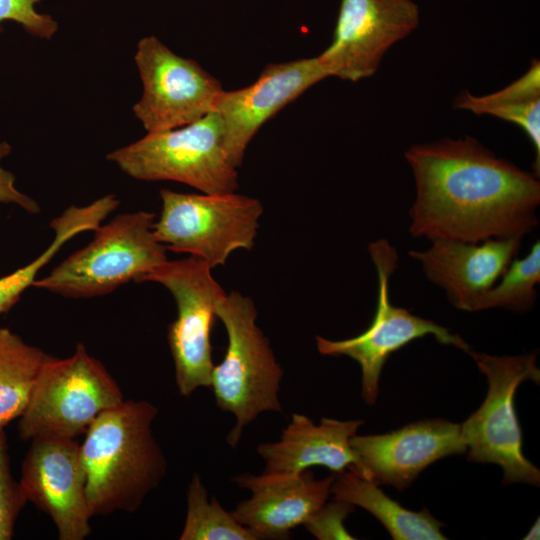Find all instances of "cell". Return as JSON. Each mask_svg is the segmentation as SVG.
<instances>
[{
  "label": "cell",
  "mask_w": 540,
  "mask_h": 540,
  "mask_svg": "<svg viewBox=\"0 0 540 540\" xmlns=\"http://www.w3.org/2000/svg\"><path fill=\"white\" fill-rule=\"evenodd\" d=\"M405 159L415 182L413 237L480 242L523 238L538 225L540 182L466 136L417 144Z\"/></svg>",
  "instance_id": "6da1fadb"
},
{
  "label": "cell",
  "mask_w": 540,
  "mask_h": 540,
  "mask_svg": "<svg viewBox=\"0 0 540 540\" xmlns=\"http://www.w3.org/2000/svg\"><path fill=\"white\" fill-rule=\"evenodd\" d=\"M158 408L145 400H123L97 416L80 445L86 495L93 516L135 512L167 471L152 433Z\"/></svg>",
  "instance_id": "7a4b0ae2"
},
{
  "label": "cell",
  "mask_w": 540,
  "mask_h": 540,
  "mask_svg": "<svg viewBox=\"0 0 540 540\" xmlns=\"http://www.w3.org/2000/svg\"><path fill=\"white\" fill-rule=\"evenodd\" d=\"M215 313L227 332V348L220 364L214 365L210 387L216 405L235 417L227 443L236 448L246 426L261 413L282 412L279 401L283 370L268 339L256 324L257 310L250 297L225 293Z\"/></svg>",
  "instance_id": "3957f363"
},
{
  "label": "cell",
  "mask_w": 540,
  "mask_h": 540,
  "mask_svg": "<svg viewBox=\"0 0 540 540\" xmlns=\"http://www.w3.org/2000/svg\"><path fill=\"white\" fill-rule=\"evenodd\" d=\"M155 215L137 211L115 216L94 230L92 241L33 286L73 299L109 294L141 279L168 260L154 234Z\"/></svg>",
  "instance_id": "277c9868"
},
{
  "label": "cell",
  "mask_w": 540,
  "mask_h": 540,
  "mask_svg": "<svg viewBox=\"0 0 540 540\" xmlns=\"http://www.w3.org/2000/svg\"><path fill=\"white\" fill-rule=\"evenodd\" d=\"M126 175L143 181H176L202 193L223 194L238 188L237 168L223 143L217 112L143 138L107 155Z\"/></svg>",
  "instance_id": "5b68a950"
},
{
  "label": "cell",
  "mask_w": 540,
  "mask_h": 540,
  "mask_svg": "<svg viewBox=\"0 0 540 540\" xmlns=\"http://www.w3.org/2000/svg\"><path fill=\"white\" fill-rule=\"evenodd\" d=\"M124 400L105 366L78 343L66 358H50L42 366L18 424L22 440L36 437L74 439L99 414Z\"/></svg>",
  "instance_id": "8992f818"
},
{
  "label": "cell",
  "mask_w": 540,
  "mask_h": 540,
  "mask_svg": "<svg viewBox=\"0 0 540 540\" xmlns=\"http://www.w3.org/2000/svg\"><path fill=\"white\" fill-rule=\"evenodd\" d=\"M468 353L488 382L483 403L460 424L468 460L499 465L503 484L539 486L540 471L522 452V432L514 406V396L522 382L540 381L537 354L494 356L471 350Z\"/></svg>",
  "instance_id": "52a82bcc"
},
{
  "label": "cell",
  "mask_w": 540,
  "mask_h": 540,
  "mask_svg": "<svg viewBox=\"0 0 540 540\" xmlns=\"http://www.w3.org/2000/svg\"><path fill=\"white\" fill-rule=\"evenodd\" d=\"M162 209L154 234L166 249L188 253L213 269L232 252L255 244L261 202L236 192L179 193L161 189Z\"/></svg>",
  "instance_id": "ba28073f"
},
{
  "label": "cell",
  "mask_w": 540,
  "mask_h": 540,
  "mask_svg": "<svg viewBox=\"0 0 540 540\" xmlns=\"http://www.w3.org/2000/svg\"><path fill=\"white\" fill-rule=\"evenodd\" d=\"M204 260H167L141 282L167 288L177 305V318L169 325L167 340L174 362L180 395L190 396L200 387H210L214 364L210 341L216 302L226 293Z\"/></svg>",
  "instance_id": "9c48e42d"
},
{
  "label": "cell",
  "mask_w": 540,
  "mask_h": 540,
  "mask_svg": "<svg viewBox=\"0 0 540 540\" xmlns=\"http://www.w3.org/2000/svg\"><path fill=\"white\" fill-rule=\"evenodd\" d=\"M368 251L378 277L377 306L371 324L364 332L349 339L333 341L317 336L316 345L322 355H345L360 365L362 398L367 404H374L386 360L411 341L433 335L439 343L452 345L467 353L470 347L459 335L451 333L447 328L393 305L389 285L398 267L397 251L386 239L370 243Z\"/></svg>",
  "instance_id": "30bf717a"
},
{
  "label": "cell",
  "mask_w": 540,
  "mask_h": 540,
  "mask_svg": "<svg viewBox=\"0 0 540 540\" xmlns=\"http://www.w3.org/2000/svg\"><path fill=\"white\" fill-rule=\"evenodd\" d=\"M134 59L143 94L133 112L147 133L179 128L215 112L224 89L196 61L154 36L139 41Z\"/></svg>",
  "instance_id": "8fae6325"
},
{
  "label": "cell",
  "mask_w": 540,
  "mask_h": 540,
  "mask_svg": "<svg viewBox=\"0 0 540 540\" xmlns=\"http://www.w3.org/2000/svg\"><path fill=\"white\" fill-rule=\"evenodd\" d=\"M419 21L413 0H341L332 42L317 58L328 77L352 82L371 77L386 52Z\"/></svg>",
  "instance_id": "7c38bea8"
},
{
  "label": "cell",
  "mask_w": 540,
  "mask_h": 540,
  "mask_svg": "<svg viewBox=\"0 0 540 540\" xmlns=\"http://www.w3.org/2000/svg\"><path fill=\"white\" fill-rule=\"evenodd\" d=\"M19 482L27 501L53 520L60 540H83L90 534L86 476L74 439L33 438Z\"/></svg>",
  "instance_id": "4fadbf2b"
},
{
  "label": "cell",
  "mask_w": 540,
  "mask_h": 540,
  "mask_svg": "<svg viewBox=\"0 0 540 540\" xmlns=\"http://www.w3.org/2000/svg\"><path fill=\"white\" fill-rule=\"evenodd\" d=\"M363 477L377 485H390L402 491L420 472L444 457L463 454L460 424L445 419H426L398 430L375 435H354L350 439Z\"/></svg>",
  "instance_id": "5bb4252c"
},
{
  "label": "cell",
  "mask_w": 540,
  "mask_h": 540,
  "mask_svg": "<svg viewBox=\"0 0 540 540\" xmlns=\"http://www.w3.org/2000/svg\"><path fill=\"white\" fill-rule=\"evenodd\" d=\"M317 56L268 64L251 85L223 91L215 112L223 125L225 151L240 167L260 127L307 89L327 78Z\"/></svg>",
  "instance_id": "9a60e30c"
},
{
  "label": "cell",
  "mask_w": 540,
  "mask_h": 540,
  "mask_svg": "<svg viewBox=\"0 0 540 540\" xmlns=\"http://www.w3.org/2000/svg\"><path fill=\"white\" fill-rule=\"evenodd\" d=\"M334 475L316 479L308 470L299 474L244 473L233 481L251 496L231 512L255 539H286L325 503Z\"/></svg>",
  "instance_id": "2e32d148"
},
{
  "label": "cell",
  "mask_w": 540,
  "mask_h": 540,
  "mask_svg": "<svg viewBox=\"0 0 540 540\" xmlns=\"http://www.w3.org/2000/svg\"><path fill=\"white\" fill-rule=\"evenodd\" d=\"M521 238L480 242L434 239L424 251H409L426 278L444 290L458 310L471 312L476 298L491 288L515 259Z\"/></svg>",
  "instance_id": "e0dca14e"
},
{
  "label": "cell",
  "mask_w": 540,
  "mask_h": 540,
  "mask_svg": "<svg viewBox=\"0 0 540 540\" xmlns=\"http://www.w3.org/2000/svg\"><path fill=\"white\" fill-rule=\"evenodd\" d=\"M362 424L361 420L324 417L316 425L307 416L294 413L280 440L259 445L257 452L268 473L299 474L312 466L340 473L349 466H358L350 439Z\"/></svg>",
  "instance_id": "ac0fdd59"
},
{
  "label": "cell",
  "mask_w": 540,
  "mask_h": 540,
  "mask_svg": "<svg viewBox=\"0 0 540 540\" xmlns=\"http://www.w3.org/2000/svg\"><path fill=\"white\" fill-rule=\"evenodd\" d=\"M330 493L334 499L360 506L388 530L395 540H444L443 524L423 509L414 512L387 496L372 480L352 466L334 474Z\"/></svg>",
  "instance_id": "d6986e66"
},
{
  "label": "cell",
  "mask_w": 540,
  "mask_h": 540,
  "mask_svg": "<svg viewBox=\"0 0 540 540\" xmlns=\"http://www.w3.org/2000/svg\"><path fill=\"white\" fill-rule=\"evenodd\" d=\"M118 206V198L109 194L85 206L72 205L51 220L55 236L47 249L30 263L0 278V315L10 310L23 292L33 286L40 269L66 242L82 232L94 231Z\"/></svg>",
  "instance_id": "ffe728a7"
},
{
  "label": "cell",
  "mask_w": 540,
  "mask_h": 540,
  "mask_svg": "<svg viewBox=\"0 0 540 540\" xmlns=\"http://www.w3.org/2000/svg\"><path fill=\"white\" fill-rule=\"evenodd\" d=\"M49 358L9 328L0 327V427L22 415L36 378Z\"/></svg>",
  "instance_id": "44dd1931"
},
{
  "label": "cell",
  "mask_w": 540,
  "mask_h": 540,
  "mask_svg": "<svg viewBox=\"0 0 540 540\" xmlns=\"http://www.w3.org/2000/svg\"><path fill=\"white\" fill-rule=\"evenodd\" d=\"M491 288L474 301L471 312L504 308L513 312L529 311L537 298L540 281V243L536 241L521 259H513Z\"/></svg>",
  "instance_id": "7402d4cb"
},
{
  "label": "cell",
  "mask_w": 540,
  "mask_h": 540,
  "mask_svg": "<svg viewBox=\"0 0 540 540\" xmlns=\"http://www.w3.org/2000/svg\"><path fill=\"white\" fill-rule=\"evenodd\" d=\"M180 540H256L226 511L215 496L208 499L200 475L195 473L187 491V513Z\"/></svg>",
  "instance_id": "603a6c76"
},
{
  "label": "cell",
  "mask_w": 540,
  "mask_h": 540,
  "mask_svg": "<svg viewBox=\"0 0 540 540\" xmlns=\"http://www.w3.org/2000/svg\"><path fill=\"white\" fill-rule=\"evenodd\" d=\"M536 99H540V62L534 59L526 73L503 89L482 96L462 92L455 100V107L474 113L485 106Z\"/></svg>",
  "instance_id": "cb8c5ba5"
},
{
  "label": "cell",
  "mask_w": 540,
  "mask_h": 540,
  "mask_svg": "<svg viewBox=\"0 0 540 540\" xmlns=\"http://www.w3.org/2000/svg\"><path fill=\"white\" fill-rule=\"evenodd\" d=\"M26 502L20 482L12 475L7 437L0 427V540L13 537L15 522Z\"/></svg>",
  "instance_id": "d4e9b609"
},
{
  "label": "cell",
  "mask_w": 540,
  "mask_h": 540,
  "mask_svg": "<svg viewBox=\"0 0 540 540\" xmlns=\"http://www.w3.org/2000/svg\"><path fill=\"white\" fill-rule=\"evenodd\" d=\"M474 114L491 115L518 125L528 136L535 150L534 174L540 172V99L485 106Z\"/></svg>",
  "instance_id": "484cf974"
},
{
  "label": "cell",
  "mask_w": 540,
  "mask_h": 540,
  "mask_svg": "<svg viewBox=\"0 0 540 540\" xmlns=\"http://www.w3.org/2000/svg\"><path fill=\"white\" fill-rule=\"evenodd\" d=\"M41 0H0V23L14 21L30 35L51 39L58 30L57 22L48 14L39 13L35 5Z\"/></svg>",
  "instance_id": "4316f807"
},
{
  "label": "cell",
  "mask_w": 540,
  "mask_h": 540,
  "mask_svg": "<svg viewBox=\"0 0 540 540\" xmlns=\"http://www.w3.org/2000/svg\"><path fill=\"white\" fill-rule=\"evenodd\" d=\"M353 510V505L335 499L325 503L304 526L319 540L354 539L344 526L345 519Z\"/></svg>",
  "instance_id": "83f0119b"
},
{
  "label": "cell",
  "mask_w": 540,
  "mask_h": 540,
  "mask_svg": "<svg viewBox=\"0 0 540 540\" xmlns=\"http://www.w3.org/2000/svg\"><path fill=\"white\" fill-rule=\"evenodd\" d=\"M12 151L11 145L0 141V203L15 204L30 214H38L40 206L33 198L21 192L15 185V176L1 165L3 158Z\"/></svg>",
  "instance_id": "f1b7e54d"
},
{
  "label": "cell",
  "mask_w": 540,
  "mask_h": 540,
  "mask_svg": "<svg viewBox=\"0 0 540 540\" xmlns=\"http://www.w3.org/2000/svg\"><path fill=\"white\" fill-rule=\"evenodd\" d=\"M524 539H539V519H537Z\"/></svg>",
  "instance_id": "f546056e"
}]
</instances>
